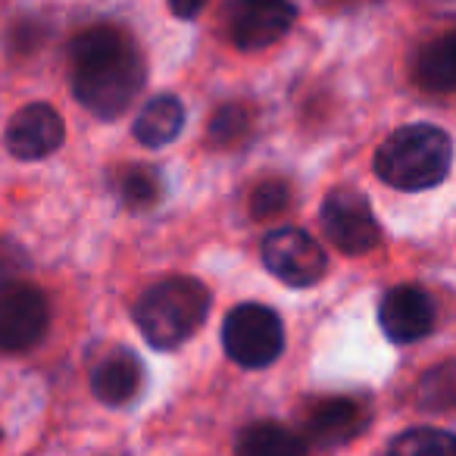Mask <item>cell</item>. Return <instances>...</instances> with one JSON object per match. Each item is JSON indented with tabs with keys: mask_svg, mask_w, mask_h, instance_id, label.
I'll list each match as a JSON object with an SVG mask.
<instances>
[{
	"mask_svg": "<svg viewBox=\"0 0 456 456\" xmlns=\"http://www.w3.org/2000/svg\"><path fill=\"white\" fill-rule=\"evenodd\" d=\"M144 57L126 32L110 26L85 28L69 45L72 94L97 119H116L144 88Z\"/></svg>",
	"mask_w": 456,
	"mask_h": 456,
	"instance_id": "obj_1",
	"label": "cell"
},
{
	"mask_svg": "<svg viewBox=\"0 0 456 456\" xmlns=\"http://www.w3.org/2000/svg\"><path fill=\"white\" fill-rule=\"evenodd\" d=\"M453 138L444 128L416 122L394 128L375 153V175L397 191H428L447 178Z\"/></svg>",
	"mask_w": 456,
	"mask_h": 456,
	"instance_id": "obj_2",
	"label": "cell"
},
{
	"mask_svg": "<svg viewBox=\"0 0 456 456\" xmlns=\"http://www.w3.org/2000/svg\"><path fill=\"white\" fill-rule=\"evenodd\" d=\"M209 313V291L197 279L172 275L151 285L134 304V322L151 347L175 350L197 335Z\"/></svg>",
	"mask_w": 456,
	"mask_h": 456,
	"instance_id": "obj_3",
	"label": "cell"
},
{
	"mask_svg": "<svg viewBox=\"0 0 456 456\" xmlns=\"http://www.w3.org/2000/svg\"><path fill=\"white\" fill-rule=\"evenodd\" d=\"M225 354L244 369L273 366L285 350V325L279 313L263 304H241L225 316L222 325Z\"/></svg>",
	"mask_w": 456,
	"mask_h": 456,
	"instance_id": "obj_4",
	"label": "cell"
},
{
	"mask_svg": "<svg viewBox=\"0 0 456 456\" xmlns=\"http://www.w3.org/2000/svg\"><path fill=\"white\" fill-rule=\"evenodd\" d=\"M322 228L325 235H329V241L347 256L369 254L381 241L379 219H375L366 194L354 188H338L325 197Z\"/></svg>",
	"mask_w": 456,
	"mask_h": 456,
	"instance_id": "obj_5",
	"label": "cell"
},
{
	"mask_svg": "<svg viewBox=\"0 0 456 456\" xmlns=\"http://www.w3.org/2000/svg\"><path fill=\"white\" fill-rule=\"evenodd\" d=\"M51 322L47 297L28 281H0V350L22 354L45 338Z\"/></svg>",
	"mask_w": 456,
	"mask_h": 456,
	"instance_id": "obj_6",
	"label": "cell"
},
{
	"mask_svg": "<svg viewBox=\"0 0 456 456\" xmlns=\"http://www.w3.org/2000/svg\"><path fill=\"white\" fill-rule=\"evenodd\" d=\"M263 263L279 281L291 288H310L325 275L322 248L300 228H275L263 238Z\"/></svg>",
	"mask_w": 456,
	"mask_h": 456,
	"instance_id": "obj_7",
	"label": "cell"
},
{
	"mask_svg": "<svg viewBox=\"0 0 456 456\" xmlns=\"http://www.w3.org/2000/svg\"><path fill=\"white\" fill-rule=\"evenodd\" d=\"M66 138L63 116L51 107V103H26L22 110H16L13 119L7 122L4 132V144L22 163H35V159L51 157L53 151H60Z\"/></svg>",
	"mask_w": 456,
	"mask_h": 456,
	"instance_id": "obj_8",
	"label": "cell"
},
{
	"mask_svg": "<svg viewBox=\"0 0 456 456\" xmlns=\"http://www.w3.org/2000/svg\"><path fill=\"white\" fill-rule=\"evenodd\" d=\"M297 10L291 0H238L232 10V41L241 51H263L273 47L291 32Z\"/></svg>",
	"mask_w": 456,
	"mask_h": 456,
	"instance_id": "obj_9",
	"label": "cell"
},
{
	"mask_svg": "<svg viewBox=\"0 0 456 456\" xmlns=\"http://www.w3.org/2000/svg\"><path fill=\"white\" fill-rule=\"evenodd\" d=\"M435 300L416 285H397L381 297L379 325L394 344L422 341L435 329Z\"/></svg>",
	"mask_w": 456,
	"mask_h": 456,
	"instance_id": "obj_10",
	"label": "cell"
},
{
	"mask_svg": "<svg viewBox=\"0 0 456 456\" xmlns=\"http://www.w3.org/2000/svg\"><path fill=\"white\" fill-rule=\"evenodd\" d=\"M369 406L356 397H325L306 406L304 428L319 447H341L369 428Z\"/></svg>",
	"mask_w": 456,
	"mask_h": 456,
	"instance_id": "obj_11",
	"label": "cell"
},
{
	"mask_svg": "<svg viewBox=\"0 0 456 456\" xmlns=\"http://www.w3.org/2000/svg\"><path fill=\"white\" fill-rule=\"evenodd\" d=\"M144 381V366L132 350H113L91 372V391L101 403L126 406Z\"/></svg>",
	"mask_w": 456,
	"mask_h": 456,
	"instance_id": "obj_12",
	"label": "cell"
},
{
	"mask_svg": "<svg viewBox=\"0 0 456 456\" xmlns=\"http://www.w3.org/2000/svg\"><path fill=\"white\" fill-rule=\"evenodd\" d=\"M412 82L431 94L456 91V32L419 47L412 60Z\"/></svg>",
	"mask_w": 456,
	"mask_h": 456,
	"instance_id": "obj_13",
	"label": "cell"
},
{
	"mask_svg": "<svg viewBox=\"0 0 456 456\" xmlns=\"http://www.w3.org/2000/svg\"><path fill=\"white\" fill-rule=\"evenodd\" d=\"M184 128V103L175 94H157L141 107L134 119V138L144 147H166Z\"/></svg>",
	"mask_w": 456,
	"mask_h": 456,
	"instance_id": "obj_14",
	"label": "cell"
},
{
	"mask_svg": "<svg viewBox=\"0 0 456 456\" xmlns=\"http://www.w3.org/2000/svg\"><path fill=\"white\" fill-rule=\"evenodd\" d=\"M235 456H306V441L279 422H256L238 435Z\"/></svg>",
	"mask_w": 456,
	"mask_h": 456,
	"instance_id": "obj_15",
	"label": "cell"
},
{
	"mask_svg": "<svg viewBox=\"0 0 456 456\" xmlns=\"http://www.w3.org/2000/svg\"><path fill=\"white\" fill-rule=\"evenodd\" d=\"M116 194L128 209H151L163 197L159 172L151 166H126L116 175Z\"/></svg>",
	"mask_w": 456,
	"mask_h": 456,
	"instance_id": "obj_16",
	"label": "cell"
},
{
	"mask_svg": "<svg viewBox=\"0 0 456 456\" xmlns=\"http://www.w3.org/2000/svg\"><path fill=\"white\" fill-rule=\"evenodd\" d=\"M387 456H456V437L437 428H410L394 437Z\"/></svg>",
	"mask_w": 456,
	"mask_h": 456,
	"instance_id": "obj_17",
	"label": "cell"
},
{
	"mask_svg": "<svg viewBox=\"0 0 456 456\" xmlns=\"http://www.w3.org/2000/svg\"><path fill=\"white\" fill-rule=\"evenodd\" d=\"M419 403L425 410H450V406H456V362H444V366H435L422 375Z\"/></svg>",
	"mask_w": 456,
	"mask_h": 456,
	"instance_id": "obj_18",
	"label": "cell"
},
{
	"mask_svg": "<svg viewBox=\"0 0 456 456\" xmlns=\"http://www.w3.org/2000/svg\"><path fill=\"white\" fill-rule=\"evenodd\" d=\"M250 128V113L241 107V103H225L213 113L209 119V141L219 147L235 144L244 132Z\"/></svg>",
	"mask_w": 456,
	"mask_h": 456,
	"instance_id": "obj_19",
	"label": "cell"
},
{
	"mask_svg": "<svg viewBox=\"0 0 456 456\" xmlns=\"http://www.w3.org/2000/svg\"><path fill=\"white\" fill-rule=\"evenodd\" d=\"M288 200H291V188L281 178H266L250 194V216L254 219H273L288 207Z\"/></svg>",
	"mask_w": 456,
	"mask_h": 456,
	"instance_id": "obj_20",
	"label": "cell"
},
{
	"mask_svg": "<svg viewBox=\"0 0 456 456\" xmlns=\"http://www.w3.org/2000/svg\"><path fill=\"white\" fill-rule=\"evenodd\" d=\"M28 266V256L20 244L13 241H0V281H16V275Z\"/></svg>",
	"mask_w": 456,
	"mask_h": 456,
	"instance_id": "obj_21",
	"label": "cell"
},
{
	"mask_svg": "<svg viewBox=\"0 0 456 456\" xmlns=\"http://www.w3.org/2000/svg\"><path fill=\"white\" fill-rule=\"evenodd\" d=\"M209 0H169V10L178 16V20H194Z\"/></svg>",
	"mask_w": 456,
	"mask_h": 456,
	"instance_id": "obj_22",
	"label": "cell"
}]
</instances>
